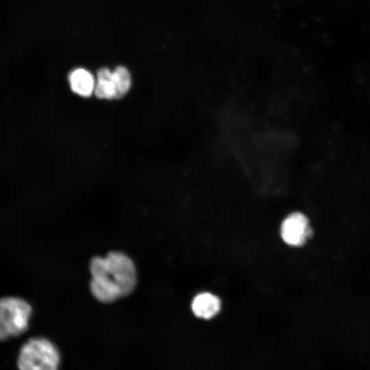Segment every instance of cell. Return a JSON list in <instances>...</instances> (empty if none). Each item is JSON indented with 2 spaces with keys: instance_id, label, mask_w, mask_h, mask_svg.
I'll return each instance as SVG.
<instances>
[{
  "instance_id": "5",
  "label": "cell",
  "mask_w": 370,
  "mask_h": 370,
  "mask_svg": "<svg viewBox=\"0 0 370 370\" xmlns=\"http://www.w3.org/2000/svg\"><path fill=\"white\" fill-rule=\"evenodd\" d=\"M190 308L195 317L208 320L217 316L220 312L221 301L212 293L201 292L193 297Z\"/></svg>"
},
{
  "instance_id": "4",
  "label": "cell",
  "mask_w": 370,
  "mask_h": 370,
  "mask_svg": "<svg viewBox=\"0 0 370 370\" xmlns=\"http://www.w3.org/2000/svg\"><path fill=\"white\" fill-rule=\"evenodd\" d=\"M282 241L291 247H301L313 235L308 219L301 212H295L287 215L280 225Z\"/></svg>"
},
{
  "instance_id": "3",
  "label": "cell",
  "mask_w": 370,
  "mask_h": 370,
  "mask_svg": "<svg viewBox=\"0 0 370 370\" xmlns=\"http://www.w3.org/2000/svg\"><path fill=\"white\" fill-rule=\"evenodd\" d=\"M32 312L30 305L21 298L0 299V340L5 341L26 332Z\"/></svg>"
},
{
  "instance_id": "2",
  "label": "cell",
  "mask_w": 370,
  "mask_h": 370,
  "mask_svg": "<svg viewBox=\"0 0 370 370\" xmlns=\"http://www.w3.org/2000/svg\"><path fill=\"white\" fill-rule=\"evenodd\" d=\"M60 358V351L53 343L37 336L23 343L16 363L18 370H58Z\"/></svg>"
},
{
  "instance_id": "8",
  "label": "cell",
  "mask_w": 370,
  "mask_h": 370,
  "mask_svg": "<svg viewBox=\"0 0 370 370\" xmlns=\"http://www.w3.org/2000/svg\"><path fill=\"white\" fill-rule=\"evenodd\" d=\"M116 96L115 99L123 97L129 90L131 85V77L128 70L122 66H117L112 71Z\"/></svg>"
},
{
  "instance_id": "6",
  "label": "cell",
  "mask_w": 370,
  "mask_h": 370,
  "mask_svg": "<svg viewBox=\"0 0 370 370\" xmlns=\"http://www.w3.org/2000/svg\"><path fill=\"white\" fill-rule=\"evenodd\" d=\"M72 90L82 97H89L95 88L92 75L84 69H77L69 75Z\"/></svg>"
},
{
  "instance_id": "1",
  "label": "cell",
  "mask_w": 370,
  "mask_h": 370,
  "mask_svg": "<svg viewBox=\"0 0 370 370\" xmlns=\"http://www.w3.org/2000/svg\"><path fill=\"white\" fill-rule=\"evenodd\" d=\"M90 290L101 303L109 304L130 295L137 283L134 262L125 254L110 251L90 262Z\"/></svg>"
},
{
  "instance_id": "7",
  "label": "cell",
  "mask_w": 370,
  "mask_h": 370,
  "mask_svg": "<svg viewBox=\"0 0 370 370\" xmlns=\"http://www.w3.org/2000/svg\"><path fill=\"white\" fill-rule=\"evenodd\" d=\"M95 93L100 99H115L116 89L112 72L106 67L97 71Z\"/></svg>"
}]
</instances>
